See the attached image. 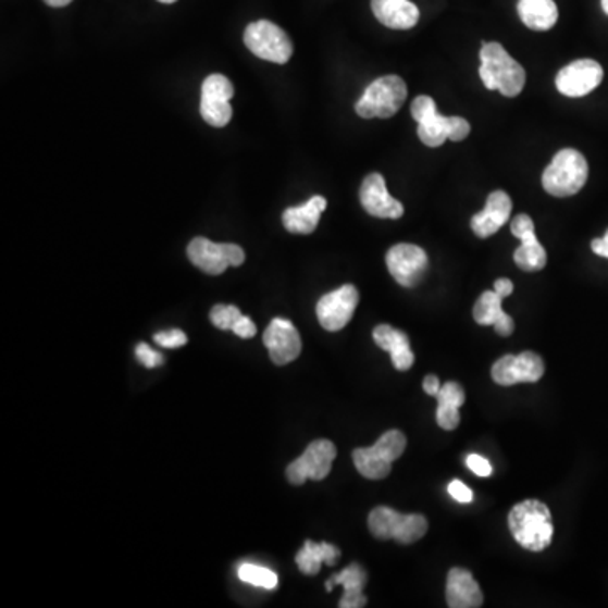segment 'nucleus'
<instances>
[{
    "mask_svg": "<svg viewBox=\"0 0 608 608\" xmlns=\"http://www.w3.org/2000/svg\"><path fill=\"white\" fill-rule=\"evenodd\" d=\"M509 530L519 546L539 553L553 541L551 510L539 500H524L509 512Z\"/></svg>",
    "mask_w": 608,
    "mask_h": 608,
    "instance_id": "nucleus-1",
    "label": "nucleus"
},
{
    "mask_svg": "<svg viewBox=\"0 0 608 608\" xmlns=\"http://www.w3.org/2000/svg\"><path fill=\"white\" fill-rule=\"evenodd\" d=\"M480 78L488 90H499L504 97H518L525 85V72L500 42H484L480 50Z\"/></svg>",
    "mask_w": 608,
    "mask_h": 608,
    "instance_id": "nucleus-2",
    "label": "nucleus"
},
{
    "mask_svg": "<svg viewBox=\"0 0 608 608\" xmlns=\"http://www.w3.org/2000/svg\"><path fill=\"white\" fill-rule=\"evenodd\" d=\"M588 179V163L576 149H561L543 174V188L556 198L573 197Z\"/></svg>",
    "mask_w": 608,
    "mask_h": 608,
    "instance_id": "nucleus-3",
    "label": "nucleus"
},
{
    "mask_svg": "<svg viewBox=\"0 0 608 608\" xmlns=\"http://www.w3.org/2000/svg\"><path fill=\"white\" fill-rule=\"evenodd\" d=\"M408 99L405 79L397 75L381 76L363 91L356 112L362 119H390Z\"/></svg>",
    "mask_w": 608,
    "mask_h": 608,
    "instance_id": "nucleus-4",
    "label": "nucleus"
},
{
    "mask_svg": "<svg viewBox=\"0 0 608 608\" xmlns=\"http://www.w3.org/2000/svg\"><path fill=\"white\" fill-rule=\"evenodd\" d=\"M406 445L408 439L405 433L399 430L387 431L371 448H357L353 451L356 469L359 470L360 475L369 480L386 479L394 461L405 454Z\"/></svg>",
    "mask_w": 608,
    "mask_h": 608,
    "instance_id": "nucleus-5",
    "label": "nucleus"
},
{
    "mask_svg": "<svg viewBox=\"0 0 608 608\" xmlns=\"http://www.w3.org/2000/svg\"><path fill=\"white\" fill-rule=\"evenodd\" d=\"M369 530L377 539L412 544L427 533V519L421 514H401L390 507H375L369 514Z\"/></svg>",
    "mask_w": 608,
    "mask_h": 608,
    "instance_id": "nucleus-6",
    "label": "nucleus"
},
{
    "mask_svg": "<svg viewBox=\"0 0 608 608\" xmlns=\"http://www.w3.org/2000/svg\"><path fill=\"white\" fill-rule=\"evenodd\" d=\"M244 42L249 48L250 53L277 65H286L287 61L291 60L293 46L289 36L281 29L276 24L271 21H256V23L247 26L244 33Z\"/></svg>",
    "mask_w": 608,
    "mask_h": 608,
    "instance_id": "nucleus-7",
    "label": "nucleus"
},
{
    "mask_svg": "<svg viewBox=\"0 0 608 608\" xmlns=\"http://www.w3.org/2000/svg\"><path fill=\"white\" fill-rule=\"evenodd\" d=\"M188 259L210 276H220L228 268H238L246 261L243 247L235 244H215L204 237H197L189 243Z\"/></svg>",
    "mask_w": 608,
    "mask_h": 608,
    "instance_id": "nucleus-8",
    "label": "nucleus"
},
{
    "mask_svg": "<svg viewBox=\"0 0 608 608\" xmlns=\"http://www.w3.org/2000/svg\"><path fill=\"white\" fill-rule=\"evenodd\" d=\"M234 97V85L227 76H208L201 85L200 114L207 124L213 127H225L232 121L231 99Z\"/></svg>",
    "mask_w": 608,
    "mask_h": 608,
    "instance_id": "nucleus-9",
    "label": "nucleus"
},
{
    "mask_svg": "<svg viewBox=\"0 0 608 608\" xmlns=\"http://www.w3.org/2000/svg\"><path fill=\"white\" fill-rule=\"evenodd\" d=\"M335 457H337V446L328 439H317L308 446L298 460L287 467V480L293 485H302L308 479L323 480L332 472Z\"/></svg>",
    "mask_w": 608,
    "mask_h": 608,
    "instance_id": "nucleus-10",
    "label": "nucleus"
},
{
    "mask_svg": "<svg viewBox=\"0 0 608 608\" xmlns=\"http://www.w3.org/2000/svg\"><path fill=\"white\" fill-rule=\"evenodd\" d=\"M359 299L356 286L345 284V286L338 287L318 301V322L326 332H340L350 323L351 317L359 307Z\"/></svg>",
    "mask_w": 608,
    "mask_h": 608,
    "instance_id": "nucleus-11",
    "label": "nucleus"
},
{
    "mask_svg": "<svg viewBox=\"0 0 608 608\" xmlns=\"http://www.w3.org/2000/svg\"><path fill=\"white\" fill-rule=\"evenodd\" d=\"M386 264L396 283L405 287H414L426 274L430 261H427V253L421 247L397 244L387 252Z\"/></svg>",
    "mask_w": 608,
    "mask_h": 608,
    "instance_id": "nucleus-12",
    "label": "nucleus"
},
{
    "mask_svg": "<svg viewBox=\"0 0 608 608\" xmlns=\"http://www.w3.org/2000/svg\"><path fill=\"white\" fill-rule=\"evenodd\" d=\"M544 375V362L534 351H522L519 356H504L492 365V379L499 386L533 384Z\"/></svg>",
    "mask_w": 608,
    "mask_h": 608,
    "instance_id": "nucleus-13",
    "label": "nucleus"
},
{
    "mask_svg": "<svg viewBox=\"0 0 608 608\" xmlns=\"http://www.w3.org/2000/svg\"><path fill=\"white\" fill-rule=\"evenodd\" d=\"M604 79V69L595 60L573 61L556 76L559 94L570 99H580L594 91Z\"/></svg>",
    "mask_w": 608,
    "mask_h": 608,
    "instance_id": "nucleus-14",
    "label": "nucleus"
},
{
    "mask_svg": "<svg viewBox=\"0 0 608 608\" xmlns=\"http://www.w3.org/2000/svg\"><path fill=\"white\" fill-rule=\"evenodd\" d=\"M510 232L521 240V247L514 252V261L519 269L525 272H536L548 264V253L541 246L534 231V223L530 215L516 216L510 223Z\"/></svg>",
    "mask_w": 608,
    "mask_h": 608,
    "instance_id": "nucleus-15",
    "label": "nucleus"
},
{
    "mask_svg": "<svg viewBox=\"0 0 608 608\" xmlns=\"http://www.w3.org/2000/svg\"><path fill=\"white\" fill-rule=\"evenodd\" d=\"M360 201L363 210L375 219L397 220L405 215L401 201L390 197L386 179L379 173H372L363 179L360 188Z\"/></svg>",
    "mask_w": 608,
    "mask_h": 608,
    "instance_id": "nucleus-16",
    "label": "nucleus"
},
{
    "mask_svg": "<svg viewBox=\"0 0 608 608\" xmlns=\"http://www.w3.org/2000/svg\"><path fill=\"white\" fill-rule=\"evenodd\" d=\"M264 345L276 365L295 362L301 353V337L291 322L274 318L264 332Z\"/></svg>",
    "mask_w": 608,
    "mask_h": 608,
    "instance_id": "nucleus-17",
    "label": "nucleus"
},
{
    "mask_svg": "<svg viewBox=\"0 0 608 608\" xmlns=\"http://www.w3.org/2000/svg\"><path fill=\"white\" fill-rule=\"evenodd\" d=\"M470 131L472 127L466 119L443 117L438 112L418 125V136L427 148H439L448 139L460 142L469 137Z\"/></svg>",
    "mask_w": 608,
    "mask_h": 608,
    "instance_id": "nucleus-18",
    "label": "nucleus"
},
{
    "mask_svg": "<svg viewBox=\"0 0 608 608\" xmlns=\"http://www.w3.org/2000/svg\"><path fill=\"white\" fill-rule=\"evenodd\" d=\"M510 213H512V200L506 191L497 189L488 195L484 210L472 216L470 227L476 237H492L495 232H499L509 222Z\"/></svg>",
    "mask_w": 608,
    "mask_h": 608,
    "instance_id": "nucleus-19",
    "label": "nucleus"
},
{
    "mask_svg": "<svg viewBox=\"0 0 608 608\" xmlns=\"http://www.w3.org/2000/svg\"><path fill=\"white\" fill-rule=\"evenodd\" d=\"M446 601L451 608H479L484 605V594L469 570H450L446 580Z\"/></svg>",
    "mask_w": 608,
    "mask_h": 608,
    "instance_id": "nucleus-20",
    "label": "nucleus"
},
{
    "mask_svg": "<svg viewBox=\"0 0 608 608\" xmlns=\"http://www.w3.org/2000/svg\"><path fill=\"white\" fill-rule=\"evenodd\" d=\"M502 296L495 291H485L476 299L473 318L482 326H494L500 337H510L514 332V320L502 310Z\"/></svg>",
    "mask_w": 608,
    "mask_h": 608,
    "instance_id": "nucleus-21",
    "label": "nucleus"
},
{
    "mask_svg": "<svg viewBox=\"0 0 608 608\" xmlns=\"http://www.w3.org/2000/svg\"><path fill=\"white\" fill-rule=\"evenodd\" d=\"M371 5L379 23L390 29H411L420 21V9L411 0H372Z\"/></svg>",
    "mask_w": 608,
    "mask_h": 608,
    "instance_id": "nucleus-22",
    "label": "nucleus"
},
{
    "mask_svg": "<svg viewBox=\"0 0 608 608\" xmlns=\"http://www.w3.org/2000/svg\"><path fill=\"white\" fill-rule=\"evenodd\" d=\"M375 344L382 350L389 351L393 365L397 371H409L414 363V353L411 350V342L401 330L393 328L390 325H379L372 333Z\"/></svg>",
    "mask_w": 608,
    "mask_h": 608,
    "instance_id": "nucleus-23",
    "label": "nucleus"
},
{
    "mask_svg": "<svg viewBox=\"0 0 608 608\" xmlns=\"http://www.w3.org/2000/svg\"><path fill=\"white\" fill-rule=\"evenodd\" d=\"M367 573L359 563H351L340 573L335 574L326 582V592H332L333 586H344V597H342L340 608H362L367 605V597L363 595L365 588Z\"/></svg>",
    "mask_w": 608,
    "mask_h": 608,
    "instance_id": "nucleus-24",
    "label": "nucleus"
},
{
    "mask_svg": "<svg viewBox=\"0 0 608 608\" xmlns=\"http://www.w3.org/2000/svg\"><path fill=\"white\" fill-rule=\"evenodd\" d=\"M326 210V198L317 197L311 198L307 203L301 207L287 208L283 213L284 228L291 234L310 235L317 231L320 216Z\"/></svg>",
    "mask_w": 608,
    "mask_h": 608,
    "instance_id": "nucleus-25",
    "label": "nucleus"
},
{
    "mask_svg": "<svg viewBox=\"0 0 608 608\" xmlns=\"http://www.w3.org/2000/svg\"><path fill=\"white\" fill-rule=\"evenodd\" d=\"M438 411L436 421L445 431L457 430L460 424V408L466 405V390L457 382H446L436 394Z\"/></svg>",
    "mask_w": 608,
    "mask_h": 608,
    "instance_id": "nucleus-26",
    "label": "nucleus"
},
{
    "mask_svg": "<svg viewBox=\"0 0 608 608\" xmlns=\"http://www.w3.org/2000/svg\"><path fill=\"white\" fill-rule=\"evenodd\" d=\"M338 558H340V549L337 546L328 543L307 541L301 551L296 555V564H298L301 573L313 576V574H318V571L322 570L323 563L333 567V564H337Z\"/></svg>",
    "mask_w": 608,
    "mask_h": 608,
    "instance_id": "nucleus-27",
    "label": "nucleus"
},
{
    "mask_svg": "<svg viewBox=\"0 0 608 608\" xmlns=\"http://www.w3.org/2000/svg\"><path fill=\"white\" fill-rule=\"evenodd\" d=\"M519 17L533 30H549L558 21L555 0H519Z\"/></svg>",
    "mask_w": 608,
    "mask_h": 608,
    "instance_id": "nucleus-28",
    "label": "nucleus"
},
{
    "mask_svg": "<svg viewBox=\"0 0 608 608\" xmlns=\"http://www.w3.org/2000/svg\"><path fill=\"white\" fill-rule=\"evenodd\" d=\"M238 579L249 585L261 586L265 590H274L280 583L277 574L269 568L258 567V564L244 563L238 568Z\"/></svg>",
    "mask_w": 608,
    "mask_h": 608,
    "instance_id": "nucleus-29",
    "label": "nucleus"
},
{
    "mask_svg": "<svg viewBox=\"0 0 608 608\" xmlns=\"http://www.w3.org/2000/svg\"><path fill=\"white\" fill-rule=\"evenodd\" d=\"M240 317H243L240 310L237 307H232V305H228V307L227 305H216L210 313V320L220 330L234 328L235 322Z\"/></svg>",
    "mask_w": 608,
    "mask_h": 608,
    "instance_id": "nucleus-30",
    "label": "nucleus"
},
{
    "mask_svg": "<svg viewBox=\"0 0 608 608\" xmlns=\"http://www.w3.org/2000/svg\"><path fill=\"white\" fill-rule=\"evenodd\" d=\"M438 110H436L435 100L427 97V95H420L415 97L414 102L411 106V115L418 124L430 119L431 115H435Z\"/></svg>",
    "mask_w": 608,
    "mask_h": 608,
    "instance_id": "nucleus-31",
    "label": "nucleus"
},
{
    "mask_svg": "<svg viewBox=\"0 0 608 608\" xmlns=\"http://www.w3.org/2000/svg\"><path fill=\"white\" fill-rule=\"evenodd\" d=\"M154 342L164 348H179L186 345L188 337L182 330H170V332L156 333Z\"/></svg>",
    "mask_w": 608,
    "mask_h": 608,
    "instance_id": "nucleus-32",
    "label": "nucleus"
},
{
    "mask_svg": "<svg viewBox=\"0 0 608 608\" xmlns=\"http://www.w3.org/2000/svg\"><path fill=\"white\" fill-rule=\"evenodd\" d=\"M136 357L144 367L148 369H156V367L163 365V356L159 351L152 350L148 344H139L136 347Z\"/></svg>",
    "mask_w": 608,
    "mask_h": 608,
    "instance_id": "nucleus-33",
    "label": "nucleus"
},
{
    "mask_svg": "<svg viewBox=\"0 0 608 608\" xmlns=\"http://www.w3.org/2000/svg\"><path fill=\"white\" fill-rule=\"evenodd\" d=\"M467 467H469L476 476L492 475L491 461H488L487 458L480 457V455H469V458H467Z\"/></svg>",
    "mask_w": 608,
    "mask_h": 608,
    "instance_id": "nucleus-34",
    "label": "nucleus"
},
{
    "mask_svg": "<svg viewBox=\"0 0 608 608\" xmlns=\"http://www.w3.org/2000/svg\"><path fill=\"white\" fill-rule=\"evenodd\" d=\"M448 494L460 504H470L473 500V492L470 491L463 482H460V480H454V482L448 485Z\"/></svg>",
    "mask_w": 608,
    "mask_h": 608,
    "instance_id": "nucleus-35",
    "label": "nucleus"
},
{
    "mask_svg": "<svg viewBox=\"0 0 608 608\" xmlns=\"http://www.w3.org/2000/svg\"><path fill=\"white\" fill-rule=\"evenodd\" d=\"M232 332L240 338H252L256 333H258V326L253 325L252 320L249 317H240L237 322H235Z\"/></svg>",
    "mask_w": 608,
    "mask_h": 608,
    "instance_id": "nucleus-36",
    "label": "nucleus"
},
{
    "mask_svg": "<svg viewBox=\"0 0 608 608\" xmlns=\"http://www.w3.org/2000/svg\"><path fill=\"white\" fill-rule=\"evenodd\" d=\"M494 291L499 293L502 298H507V296L512 295V291H514V284H512V281L502 277V280L495 281Z\"/></svg>",
    "mask_w": 608,
    "mask_h": 608,
    "instance_id": "nucleus-37",
    "label": "nucleus"
},
{
    "mask_svg": "<svg viewBox=\"0 0 608 608\" xmlns=\"http://www.w3.org/2000/svg\"><path fill=\"white\" fill-rule=\"evenodd\" d=\"M424 393L430 394V396H435L442 389V384H439V379L436 375H426L423 381Z\"/></svg>",
    "mask_w": 608,
    "mask_h": 608,
    "instance_id": "nucleus-38",
    "label": "nucleus"
},
{
    "mask_svg": "<svg viewBox=\"0 0 608 608\" xmlns=\"http://www.w3.org/2000/svg\"><path fill=\"white\" fill-rule=\"evenodd\" d=\"M592 250H594L597 256L608 259V231L604 237L595 238L594 243H592Z\"/></svg>",
    "mask_w": 608,
    "mask_h": 608,
    "instance_id": "nucleus-39",
    "label": "nucleus"
},
{
    "mask_svg": "<svg viewBox=\"0 0 608 608\" xmlns=\"http://www.w3.org/2000/svg\"><path fill=\"white\" fill-rule=\"evenodd\" d=\"M42 2L50 8H66V5L72 4L73 0H42Z\"/></svg>",
    "mask_w": 608,
    "mask_h": 608,
    "instance_id": "nucleus-40",
    "label": "nucleus"
},
{
    "mask_svg": "<svg viewBox=\"0 0 608 608\" xmlns=\"http://www.w3.org/2000/svg\"><path fill=\"white\" fill-rule=\"evenodd\" d=\"M601 9H604L605 14L608 15V0H601Z\"/></svg>",
    "mask_w": 608,
    "mask_h": 608,
    "instance_id": "nucleus-41",
    "label": "nucleus"
},
{
    "mask_svg": "<svg viewBox=\"0 0 608 608\" xmlns=\"http://www.w3.org/2000/svg\"><path fill=\"white\" fill-rule=\"evenodd\" d=\"M159 2H161V4H174L176 0H159Z\"/></svg>",
    "mask_w": 608,
    "mask_h": 608,
    "instance_id": "nucleus-42",
    "label": "nucleus"
}]
</instances>
